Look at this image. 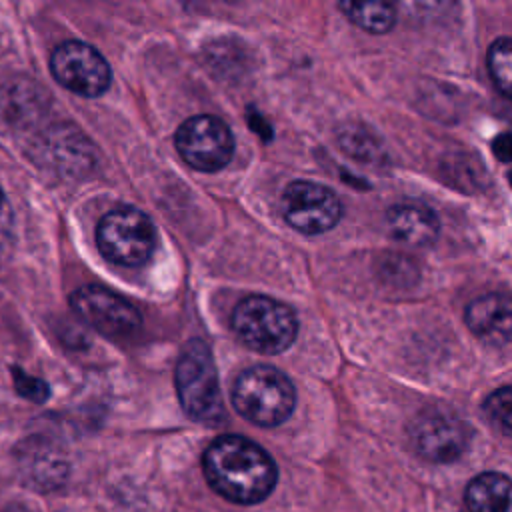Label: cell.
<instances>
[{
    "mask_svg": "<svg viewBox=\"0 0 512 512\" xmlns=\"http://www.w3.org/2000/svg\"><path fill=\"white\" fill-rule=\"evenodd\" d=\"M338 8L358 28L384 34L396 24V8L390 2H340Z\"/></svg>",
    "mask_w": 512,
    "mask_h": 512,
    "instance_id": "5bb4252c",
    "label": "cell"
},
{
    "mask_svg": "<svg viewBox=\"0 0 512 512\" xmlns=\"http://www.w3.org/2000/svg\"><path fill=\"white\" fill-rule=\"evenodd\" d=\"M230 324L238 340L260 354L284 352L298 334V320L292 308L260 294L240 300Z\"/></svg>",
    "mask_w": 512,
    "mask_h": 512,
    "instance_id": "3957f363",
    "label": "cell"
},
{
    "mask_svg": "<svg viewBox=\"0 0 512 512\" xmlns=\"http://www.w3.org/2000/svg\"><path fill=\"white\" fill-rule=\"evenodd\" d=\"M232 404L256 426H278L294 410L296 390L290 378L272 366H252L238 374L232 386Z\"/></svg>",
    "mask_w": 512,
    "mask_h": 512,
    "instance_id": "7a4b0ae2",
    "label": "cell"
},
{
    "mask_svg": "<svg viewBox=\"0 0 512 512\" xmlns=\"http://www.w3.org/2000/svg\"><path fill=\"white\" fill-rule=\"evenodd\" d=\"M282 216L294 230L314 236L334 228L342 208L330 188L310 180H296L282 192Z\"/></svg>",
    "mask_w": 512,
    "mask_h": 512,
    "instance_id": "9c48e42d",
    "label": "cell"
},
{
    "mask_svg": "<svg viewBox=\"0 0 512 512\" xmlns=\"http://www.w3.org/2000/svg\"><path fill=\"white\" fill-rule=\"evenodd\" d=\"M12 376H14V386L20 396L32 400V402H44L50 394V388L44 380L26 374L18 366H12Z\"/></svg>",
    "mask_w": 512,
    "mask_h": 512,
    "instance_id": "e0dca14e",
    "label": "cell"
},
{
    "mask_svg": "<svg viewBox=\"0 0 512 512\" xmlns=\"http://www.w3.org/2000/svg\"><path fill=\"white\" fill-rule=\"evenodd\" d=\"M464 502L468 512H512V480L498 472H484L470 480Z\"/></svg>",
    "mask_w": 512,
    "mask_h": 512,
    "instance_id": "4fadbf2b",
    "label": "cell"
},
{
    "mask_svg": "<svg viewBox=\"0 0 512 512\" xmlns=\"http://www.w3.org/2000/svg\"><path fill=\"white\" fill-rule=\"evenodd\" d=\"M508 182H510V186H512V170L508 172Z\"/></svg>",
    "mask_w": 512,
    "mask_h": 512,
    "instance_id": "44dd1931",
    "label": "cell"
},
{
    "mask_svg": "<svg viewBox=\"0 0 512 512\" xmlns=\"http://www.w3.org/2000/svg\"><path fill=\"white\" fill-rule=\"evenodd\" d=\"M176 392L184 412L198 422L214 424L224 416L218 372L206 342L190 340L176 364Z\"/></svg>",
    "mask_w": 512,
    "mask_h": 512,
    "instance_id": "277c9868",
    "label": "cell"
},
{
    "mask_svg": "<svg viewBox=\"0 0 512 512\" xmlns=\"http://www.w3.org/2000/svg\"><path fill=\"white\" fill-rule=\"evenodd\" d=\"M12 240H14V212L4 190L0 188V258H4L10 252Z\"/></svg>",
    "mask_w": 512,
    "mask_h": 512,
    "instance_id": "ac0fdd59",
    "label": "cell"
},
{
    "mask_svg": "<svg viewBox=\"0 0 512 512\" xmlns=\"http://www.w3.org/2000/svg\"><path fill=\"white\" fill-rule=\"evenodd\" d=\"M6 512H30V510H26V508H10Z\"/></svg>",
    "mask_w": 512,
    "mask_h": 512,
    "instance_id": "ffe728a7",
    "label": "cell"
},
{
    "mask_svg": "<svg viewBox=\"0 0 512 512\" xmlns=\"http://www.w3.org/2000/svg\"><path fill=\"white\" fill-rule=\"evenodd\" d=\"M488 72L496 88L512 100V38H498L488 48Z\"/></svg>",
    "mask_w": 512,
    "mask_h": 512,
    "instance_id": "9a60e30c",
    "label": "cell"
},
{
    "mask_svg": "<svg viewBox=\"0 0 512 512\" xmlns=\"http://www.w3.org/2000/svg\"><path fill=\"white\" fill-rule=\"evenodd\" d=\"M492 152L496 154V158H500L502 162H510L512 160V134L510 132H502L492 140Z\"/></svg>",
    "mask_w": 512,
    "mask_h": 512,
    "instance_id": "d6986e66",
    "label": "cell"
},
{
    "mask_svg": "<svg viewBox=\"0 0 512 512\" xmlns=\"http://www.w3.org/2000/svg\"><path fill=\"white\" fill-rule=\"evenodd\" d=\"M484 414L506 436H512V386L494 390L484 400Z\"/></svg>",
    "mask_w": 512,
    "mask_h": 512,
    "instance_id": "2e32d148",
    "label": "cell"
},
{
    "mask_svg": "<svg viewBox=\"0 0 512 512\" xmlns=\"http://www.w3.org/2000/svg\"><path fill=\"white\" fill-rule=\"evenodd\" d=\"M468 436V426L460 418L442 412L422 414L410 428L416 452L432 462L456 460L466 450Z\"/></svg>",
    "mask_w": 512,
    "mask_h": 512,
    "instance_id": "30bf717a",
    "label": "cell"
},
{
    "mask_svg": "<svg viewBox=\"0 0 512 512\" xmlns=\"http://www.w3.org/2000/svg\"><path fill=\"white\" fill-rule=\"evenodd\" d=\"M388 232L408 246H428L440 232L438 216L422 204H394L386 210Z\"/></svg>",
    "mask_w": 512,
    "mask_h": 512,
    "instance_id": "7c38bea8",
    "label": "cell"
},
{
    "mask_svg": "<svg viewBox=\"0 0 512 512\" xmlns=\"http://www.w3.org/2000/svg\"><path fill=\"white\" fill-rule=\"evenodd\" d=\"M70 308L88 326L110 338L132 336L142 324V314L132 302L98 284L74 290L70 294Z\"/></svg>",
    "mask_w": 512,
    "mask_h": 512,
    "instance_id": "52a82bcc",
    "label": "cell"
},
{
    "mask_svg": "<svg viewBox=\"0 0 512 512\" xmlns=\"http://www.w3.org/2000/svg\"><path fill=\"white\" fill-rule=\"evenodd\" d=\"M208 484L236 504H256L276 486L278 470L270 454L244 436H218L202 456Z\"/></svg>",
    "mask_w": 512,
    "mask_h": 512,
    "instance_id": "6da1fadb",
    "label": "cell"
},
{
    "mask_svg": "<svg viewBox=\"0 0 512 512\" xmlns=\"http://www.w3.org/2000/svg\"><path fill=\"white\" fill-rule=\"evenodd\" d=\"M52 76L80 96H100L112 80V70L104 56L90 44L66 40L50 56Z\"/></svg>",
    "mask_w": 512,
    "mask_h": 512,
    "instance_id": "ba28073f",
    "label": "cell"
},
{
    "mask_svg": "<svg viewBox=\"0 0 512 512\" xmlns=\"http://www.w3.org/2000/svg\"><path fill=\"white\" fill-rule=\"evenodd\" d=\"M174 142L182 160L202 172L222 170L234 154V136L228 124L210 114L188 118L178 128Z\"/></svg>",
    "mask_w": 512,
    "mask_h": 512,
    "instance_id": "8992f818",
    "label": "cell"
},
{
    "mask_svg": "<svg viewBox=\"0 0 512 512\" xmlns=\"http://www.w3.org/2000/svg\"><path fill=\"white\" fill-rule=\"evenodd\" d=\"M96 244L106 260L136 268L150 260L156 246V228L148 214L138 208H114L100 220Z\"/></svg>",
    "mask_w": 512,
    "mask_h": 512,
    "instance_id": "5b68a950",
    "label": "cell"
},
{
    "mask_svg": "<svg viewBox=\"0 0 512 512\" xmlns=\"http://www.w3.org/2000/svg\"><path fill=\"white\" fill-rule=\"evenodd\" d=\"M468 330L488 346H512V296L484 294L474 298L464 310Z\"/></svg>",
    "mask_w": 512,
    "mask_h": 512,
    "instance_id": "8fae6325",
    "label": "cell"
}]
</instances>
